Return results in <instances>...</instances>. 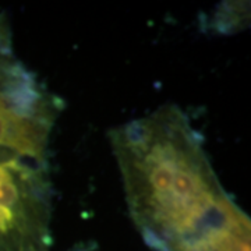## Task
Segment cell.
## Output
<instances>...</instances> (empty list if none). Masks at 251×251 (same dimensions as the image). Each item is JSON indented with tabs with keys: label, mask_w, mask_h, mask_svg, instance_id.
I'll list each match as a JSON object with an SVG mask.
<instances>
[{
	"label": "cell",
	"mask_w": 251,
	"mask_h": 251,
	"mask_svg": "<svg viewBox=\"0 0 251 251\" xmlns=\"http://www.w3.org/2000/svg\"><path fill=\"white\" fill-rule=\"evenodd\" d=\"M110 143L131 219L156 251H193L239 209L177 106L113 128Z\"/></svg>",
	"instance_id": "obj_1"
},
{
	"label": "cell",
	"mask_w": 251,
	"mask_h": 251,
	"mask_svg": "<svg viewBox=\"0 0 251 251\" xmlns=\"http://www.w3.org/2000/svg\"><path fill=\"white\" fill-rule=\"evenodd\" d=\"M48 163L0 158V251H50Z\"/></svg>",
	"instance_id": "obj_2"
},
{
	"label": "cell",
	"mask_w": 251,
	"mask_h": 251,
	"mask_svg": "<svg viewBox=\"0 0 251 251\" xmlns=\"http://www.w3.org/2000/svg\"><path fill=\"white\" fill-rule=\"evenodd\" d=\"M63 102L31 72L0 92V158L48 163L50 135Z\"/></svg>",
	"instance_id": "obj_3"
},
{
	"label": "cell",
	"mask_w": 251,
	"mask_h": 251,
	"mask_svg": "<svg viewBox=\"0 0 251 251\" xmlns=\"http://www.w3.org/2000/svg\"><path fill=\"white\" fill-rule=\"evenodd\" d=\"M193 251H250V218L239 208Z\"/></svg>",
	"instance_id": "obj_4"
},
{
	"label": "cell",
	"mask_w": 251,
	"mask_h": 251,
	"mask_svg": "<svg viewBox=\"0 0 251 251\" xmlns=\"http://www.w3.org/2000/svg\"><path fill=\"white\" fill-rule=\"evenodd\" d=\"M29 73L16 57L7 20L0 16V92L23 80Z\"/></svg>",
	"instance_id": "obj_5"
}]
</instances>
